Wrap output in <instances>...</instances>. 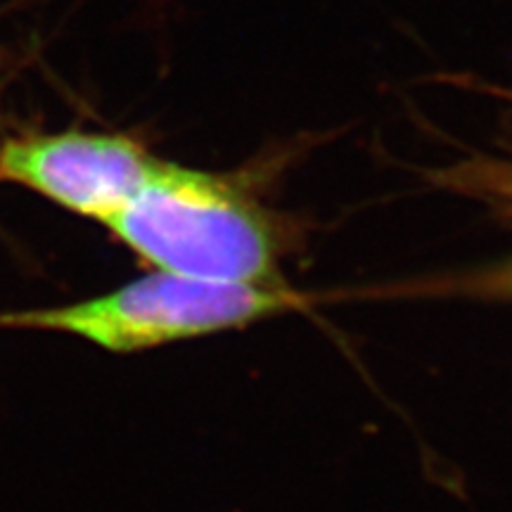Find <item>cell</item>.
<instances>
[{"mask_svg": "<svg viewBox=\"0 0 512 512\" xmlns=\"http://www.w3.org/2000/svg\"><path fill=\"white\" fill-rule=\"evenodd\" d=\"M107 228L157 271L209 283H278L271 219L235 176L159 162Z\"/></svg>", "mask_w": 512, "mask_h": 512, "instance_id": "6da1fadb", "label": "cell"}, {"mask_svg": "<svg viewBox=\"0 0 512 512\" xmlns=\"http://www.w3.org/2000/svg\"><path fill=\"white\" fill-rule=\"evenodd\" d=\"M294 304L299 297L280 283H209L157 271L86 302L0 313V328L67 332L114 354H133L242 328Z\"/></svg>", "mask_w": 512, "mask_h": 512, "instance_id": "7a4b0ae2", "label": "cell"}, {"mask_svg": "<svg viewBox=\"0 0 512 512\" xmlns=\"http://www.w3.org/2000/svg\"><path fill=\"white\" fill-rule=\"evenodd\" d=\"M159 166L136 138L121 133H29L0 147V181L48 197L67 211L117 219Z\"/></svg>", "mask_w": 512, "mask_h": 512, "instance_id": "3957f363", "label": "cell"}, {"mask_svg": "<svg viewBox=\"0 0 512 512\" xmlns=\"http://www.w3.org/2000/svg\"><path fill=\"white\" fill-rule=\"evenodd\" d=\"M491 285H494V290L505 292V294H510V297H512V264L501 268V271L496 273V278L491 280Z\"/></svg>", "mask_w": 512, "mask_h": 512, "instance_id": "277c9868", "label": "cell"}]
</instances>
